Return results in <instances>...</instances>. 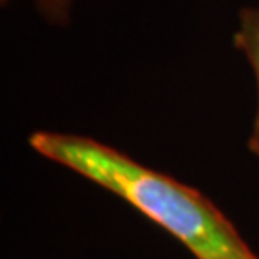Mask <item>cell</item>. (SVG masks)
<instances>
[{"instance_id":"cell-3","label":"cell","mask_w":259,"mask_h":259,"mask_svg":"<svg viewBox=\"0 0 259 259\" xmlns=\"http://www.w3.org/2000/svg\"><path fill=\"white\" fill-rule=\"evenodd\" d=\"M2 2H6V0H2ZM35 2L40 8V12L54 23H64L69 16L71 0H35Z\"/></svg>"},{"instance_id":"cell-1","label":"cell","mask_w":259,"mask_h":259,"mask_svg":"<svg viewBox=\"0 0 259 259\" xmlns=\"http://www.w3.org/2000/svg\"><path fill=\"white\" fill-rule=\"evenodd\" d=\"M29 146L38 156L125 200L175 236L196 259H259L211 200L117 148L56 131L33 133Z\"/></svg>"},{"instance_id":"cell-2","label":"cell","mask_w":259,"mask_h":259,"mask_svg":"<svg viewBox=\"0 0 259 259\" xmlns=\"http://www.w3.org/2000/svg\"><path fill=\"white\" fill-rule=\"evenodd\" d=\"M234 45L248 58L253 75H255L257 108H255V117H253V125H251L250 139H248V148L253 156L259 157V6L244 8L240 12L238 27L234 33Z\"/></svg>"}]
</instances>
